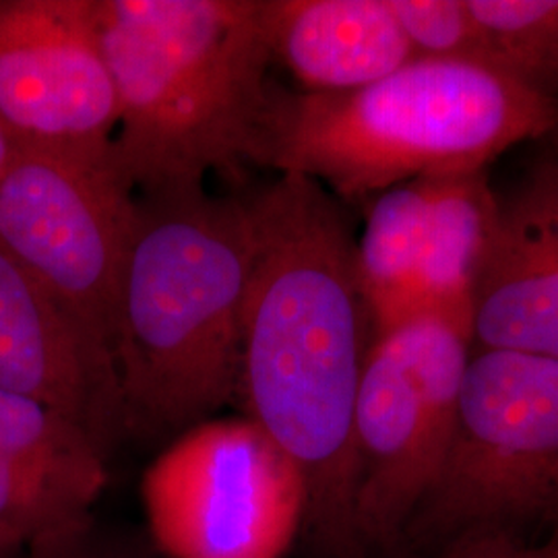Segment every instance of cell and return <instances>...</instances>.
Listing matches in <instances>:
<instances>
[{
	"instance_id": "52a82bcc",
	"label": "cell",
	"mask_w": 558,
	"mask_h": 558,
	"mask_svg": "<svg viewBox=\"0 0 558 558\" xmlns=\"http://www.w3.org/2000/svg\"><path fill=\"white\" fill-rule=\"evenodd\" d=\"M141 500L168 558H283L306 513L299 468L248 418L182 433L145 470Z\"/></svg>"
},
{
	"instance_id": "ac0fdd59",
	"label": "cell",
	"mask_w": 558,
	"mask_h": 558,
	"mask_svg": "<svg viewBox=\"0 0 558 558\" xmlns=\"http://www.w3.org/2000/svg\"><path fill=\"white\" fill-rule=\"evenodd\" d=\"M416 59L490 66L488 41L468 0H389Z\"/></svg>"
},
{
	"instance_id": "4fadbf2b",
	"label": "cell",
	"mask_w": 558,
	"mask_h": 558,
	"mask_svg": "<svg viewBox=\"0 0 558 558\" xmlns=\"http://www.w3.org/2000/svg\"><path fill=\"white\" fill-rule=\"evenodd\" d=\"M439 177L398 184L377 195L360 240L356 269L373 341L414 320L426 319L418 265Z\"/></svg>"
},
{
	"instance_id": "603a6c76",
	"label": "cell",
	"mask_w": 558,
	"mask_h": 558,
	"mask_svg": "<svg viewBox=\"0 0 558 558\" xmlns=\"http://www.w3.org/2000/svg\"><path fill=\"white\" fill-rule=\"evenodd\" d=\"M80 558H89V557H83V555H81V557H80Z\"/></svg>"
},
{
	"instance_id": "8fae6325",
	"label": "cell",
	"mask_w": 558,
	"mask_h": 558,
	"mask_svg": "<svg viewBox=\"0 0 558 558\" xmlns=\"http://www.w3.org/2000/svg\"><path fill=\"white\" fill-rule=\"evenodd\" d=\"M470 329L472 350L558 362V179L548 163L499 203Z\"/></svg>"
},
{
	"instance_id": "2e32d148",
	"label": "cell",
	"mask_w": 558,
	"mask_h": 558,
	"mask_svg": "<svg viewBox=\"0 0 558 558\" xmlns=\"http://www.w3.org/2000/svg\"><path fill=\"white\" fill-rule=\"evenodd\" d=\"M490 66L558 104V0H468Z\"/></svg>"
},
{
	"instance_id": "3957f363",
	"label": "cell",
	"mask_w": 558,
	"mask_h": 558,
	"mask_svg": "<svg viewBox=\"0 0 558 558\" xmlns=\"http://www.w3.org/2000/svg\"><path fill=\"white\" fill-rule=\"evenodd\" d=\"M558 104L495 69L416 59L352 92L271 85L251 161L362 201L416 179L486 170L521 141L546 140Z\"/></svg>"
},
{
	"instance_id": "d6986e66",
	"label": "cell",
	"mask_w": 558,
	"mask_h": 558,
	"mask_svg": "<svg viewBox=\"0 0 558 558\" xmlns=\"http://www.w3.org/2000/svg\"><path fill=\"white\" fill-rule=\"evenodd\" d=\"M424 558H558V532L542 542L511 536L459 539Z\"/></svg>"
},
{
	"instance_id": "5bb4252c",
	"label": "cell",
	"mask_w": 558,
	"mask_h": 558,
	"mask_svg": "<svg viewBox=\"0 0 558 558\" xmlns=\"http://www.w3.org/2000/svg\"><path fill=\"white\" fill-rule=\"evenodd\" d=\"M499 203L486 170L439 177L418 265L426 317L470 329L472 290L497 228Z\"/></svg>"
},
{
	"instance_id": "44dd1931",
	"label": "cell",
	"mask_w": 558,
	"mask_h": 558,
	"mask_svg": "<svg viewBox=\"0 0 558 558\" xmlns=\"http://www.w3.org/2000/svg\"><path fill=\"white\" fill-rule=\"evenodd\" d=\"M17 145L11 140V135L7 133V129L0 122V174L7 170V166L13 161L15 154H17Z\"/></svg>"
},
{
	"instance_id": "9a60e30c",
	"label": "cell",
	"mask_w": 558,
	"mask_h": 558,
	"mask_svg": "<svg viewBox=\"0 0 558 558\" xmlns=\"http://www.w3.org/2000/svg\"><path fill=\"white\" fill-rule=\"evenodd\" d=\"M0 458L54 480L96 502L106 486V456L75 422L38 399L0 389Z\"/></svg>"
},
{
	"instance_id": "9c48e42d",
	"label": "cell",
	"mask_w": 558,
	"mask_h": 558,
	"mask_svg": "<svg viewBox=\"0 0 558 558\" xmlns=\"http://www.w3.org/2000/svg\"><path fill=\"white\" fill-rule=\"evenodd\" d=\"M0 122L21 151L110 161L119 106L94 0H0Z\"/></svg>"
},
{
	"instance_id": "7402d4cb",
	"label": "cell",
	"mask_w": 558,
	"mask_h": 558,
	"mask_svg": "<svg viewBox=\"0 0 558 558\" xmlns=\"http://www.w3.org/2000/svg\"><path fill=\"white\" fill-rule=\"evenodd\" d=\"M546 140H550V147H553V156L548 158L546 163L553 168V172H555V177L558 179V122L557 126L553 129V133Z\"/></svg>"
},
{
	"instance_id": "30bf717a",
	"label": "cell",
	"mask_w": 558,
	"mask_h": 558,
	"mask_svg": "<svg viewBox=\"0 0 558 558\" xmlns=\"http://www.w3.org/2000/svg\"><path fill=\"white\" fill-rule=\"evenodd\" d=\"M0 389L75 422L106 458L124 435L114 356L2 248Z\"/></svg>"
},
{
	"instance_id": "7a4b0ae2",
	"label": "cell",
	"mask_w": 558,
	"mask_h": 558,
	"mask_svg": "<svg viewBox=\"0 0 558 558\" xmlns=\"http://www.w3.org/2000/svg\"><path fill=\"white\" fill-rule=\"evenodd\" d=\"M119 124L110 168L143 197L251 160L274 60L265 0H94Z\"/></svg>"
},
{
	"instance_id": "7c38bea8",
	"label": "cell",
	"mask_w": 558,
	"mask_h": 558,
	"mask_svg": "<svg viewBox=\"0 0 558 558\" xmlns=\"http://www.w3.org/2000/svg\"><path fill=\"white\" fill-rule=\"evenodd\" d=\"M274 59L311 94L352 92L416 60L389 0H265Z\"/></svg>"
},
{
	"instance_id": "ba28073f",
	"label": "cell",
	"mask_w": 558,
	"mask_h": 558,
	"mask_svg": "<svg viewBox=\"0 0 558 558\" xmlns=\"http://www.w3.org/2000/svg\"><path fill=\"white\" fill-rule=\"evenodd\" d=\"M137 209L110 161L20 149L0 174V248L112 356Z\"/></svg>"
},
{
	"instance_id": "e0dca14e",
	"label": "cell",
	"mask_w": 558,
	"mask_h": 558,
	"mask_svg": "<svg viewBox=\"0 0 558 558\" xmlns=\"http://www.w3.org/2000/svg\"><path fill=\"white\" fill-rule=\"evenodd\" d=\"M92 505L59 482L0 458V558H21L38 542L85 530Z\"/></svg>"
},
{
	"instance_id": "8992f818",
	"label": "cell",
	"mask_w": 558,
	"mask_h": 558,
	"mask_svg": "<svg viewBox=\"0 0 558 558\" xmlns=\"http://www.w3.org/2000/svg\"><path fill=\"white\" fill-rule=\"evenodd\" d=\"M472 331L426 317L373 341L354 440L356 532L366 557L403 558V536L447 453Z\"/></svg>"
},
{
	"instance_id": "277c9868",
	"label": "cell",
	"mask_w": 558,
	"mask_h": 558,
	"mask_svg": "<svg viewBox=\"0 0 558 558\" xmlns=\"http://www.w3.org/2000/svg\"><path fill=\"white\" fill-rule=\"evenodd\" d=\"M114 362L124 435L180 437L239 398L251 260L244 201H137Z\"/></svg>"
},
{
	"instance_id": "5b68a950",
	"label": "cell",
	"mask_w": 558,
	"mask_h": 558,
	"mask_svg": "<svg viewBox=\"0 0 558 558\" xmlns=\"http://www.w3.org/2000/svg\"><path fill=\"white\" fill-rule=\"evenodd\" d=\"M558 530V362L472 350L453 433L403 558L480 536Z\"/></svg>"
},
{
	"instance_id": "ffe728a7",
	"label": "cell",
	"mask_w": 558,
	"mask_h": 558,
	"mask_svg": "<svg viewBox=\"0 0 558 558\" xmlns=\"http://www.w3.org/2000/svg\"><path fill=\"white\" fill-rule=\"evenodd\" d=\"M85 530L69 532V534H62V536H54V538L38 542L36 546H32L21 558H80L81 539H83Z\"/></svg>"
},
{
	"instance_id": "6da1fadb",
	"label": "cell",
	"mask_w": 558,
	"mask_h": 558,
	"mask_svg": "<svg viewBox=\"0 0 558 558\" xmlns=\"http://www.w3.org/2000/svg\"><path fill=\"white\" fill-rule=\"evenodd\" d=\"M251 260L239 398L299 468L306 539L319 558H368L356 532L354 416L373 323L356 239L317 180L278 174L244 201Z\"/></svg>"
}]
</instances>
